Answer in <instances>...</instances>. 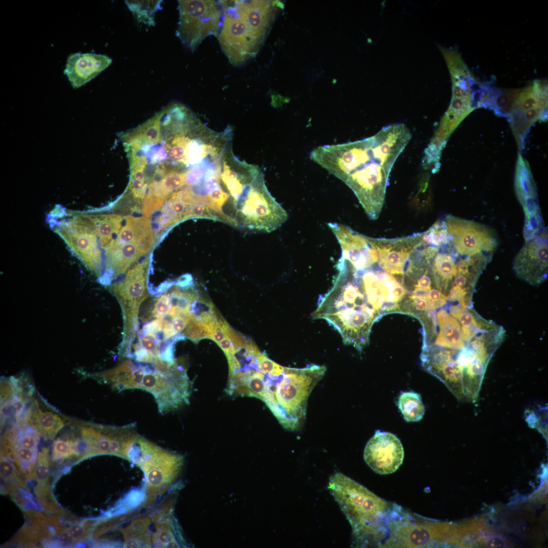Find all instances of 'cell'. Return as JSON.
Segmentation results:
<instances>
[{
  "label": "cell",
  "instance_id": "1",
  "mask_svg": "<svg viewBox=\"0 0 548 548\" xmlns=\"http://www.w3.org/2000/svg\"><path fill=\"white\" fill-rule=\"evenodd\" d=\"M411 136L404 124H390L363 140L317 147L310 158L349 187L366 215L375 220L384 203L392 167Z\"/></svg>",
  "mask_w": 548,
  "mask_h": 548
},
{
  "label": "cell",
  "instance_id": "2",
  "mask_svg": "<svg viewBox=\"0 0 548 548\" xmlns=\"http://www.w3.org/2000/svg\"><path fill=\"white\" fill-rule=\"evenodd\" d=\"M220 3L223 15L219 43L230 63L242 65L258 53L283 5L276 1Z\"/></svg>",
  "mask_w": 548,
  "mask_h": 548
},
{
  "label": "cell",
  "instance_id": "3",
  "mask_svg": "<svg viewBox=\"0 0 548 548\" xmlns=\"http://www.w3.org/2000/svg\"><path fill=\"white\" fill-rule=\"evenodd\" d=\"M328 489L349 522L359 546L380 545L388 524L400 507L388 502L342 473L330 478Z\"/></svg>",
  "mask_w": 548,
  "mask_h": 548
},
{
  "label": "cell",
  "instance_id": "4",
  "mask_svg": "<svg viewBox=\"0 0 548 548\" xmlns=\"http://www.w3.org/2000/svg\"><path fill=\"white\" fill-rule=\"evenodd\" d=\"M324 366L285 367L279 376H270L271 389L277 406L276 418L289 430L299 427L305 418L309 397L326 372Z\"/></svg>",
  "mask_w": 548,
  "mask_h": 548
},
{
  "label": "cell",
  "instance_id": "5",
  "mask_svg": "<svg viewBox=\"0 0 548 548\" xmlns=\"http://www.w3.org/2000/svg\"><path fill=\"white\" fill-rule=\"evenodd\" d=\"M232 202L234 220L238 225L250 230L270 232L288 219L286 211L268 191L260 172Z\"/></svg>",
  "mask_w": 548,
  "mask_h": 548
},
{
  "label": "cell",
  "instance_id": "6",
  "mask_svg": "<svg viewBox=\"0 0 548 548\" xmlns=\"http://www.w3.org/2000/svg\"><path fill=\"white\" fill-rule=\"evenodd\" d=\"M452 75L451 104L426 147L434 154H441L449 138L461 122L475 109L481 107L482 84L467 69L454 72Z\"/></svg>",
  "mask_w": 548,
  "mask_h": 548
},
{
  "label": "cell",
  "instance_id": "7",
  "mask_svg": "<svg viewBox=\"0 0 548 548\" xmlns=\"http://www.w3.org/2000/svg\"><path fill=\"white\" fill-rule=\"evenodd\" d=\"M127 460L139 466L144 472L147 493L150 497L146 501L148 502L166 491L173 482L182 458L140 435L132 444Z\"/></svg>",
  "mask_w": 548,
  "mask_h": 548
},
{
  "label": "cell",
  "instance_id": "8",
  "mask_svg": "<svg viewBox=\"0 0 548 548\" xmlns=\"http://www.w3.org/2000/svg\"><path fill=\"white\" fill-rule=\"evenodd\" d=\"M178 4L176 35L183 44L194 51L207 37H217L223 15L220 1L181 0Z\"/></svg>",
  "mask_w": 548,
  "mask_h": 548
},
{
  "label": "cell",
  "instance_id": "9",
  "mask_svg": "<svg viewBox=\"0 0 548 548\" xmlns=\"http://www.w3.org/2000/svg\"><path fill=\"white\" fill-rule=\"evenodd\" d=\"M149 264L148 258L135 264L115 287L123 314L124 338L120 354L124 357L128 355L136 335L140 306L148 295Z\"/></svg>",
  "mask_w": 548,
  "mask_h": 548
},
{
  "label": "cell",
  "instance_id": "10",
  "mask_svg": "<svg viewBox=\"0 0 548 548\" xmlns=\"http://www.w3.org/2000/svg\"><path fill=\"white\" fill-rule=\"evenodd\" d=\"M455 525L452 523L423 521L410 522L403 513L388 525L386 537L381 546L391 547H426L442 543H449Z\"/></svg>",
  "mask_w": 548,
  "mask_h": 548
},
{
  "label": "cell",
  "instance_id": "11",
  "mask_svg": "<svg viewBox=\"0 0 548 548\" xmlns=\"http://www.w3.org/2000/svg\"><path fill=\"white\" fill-rule=\"evenodd\" d=\"M444 222L450 245L458 255H492L497 246L494 232L483 224L450 215L446 217Z\"/></svg>",
  "mask_w": 548,
  "mask_h": 548
},
{
  "label": "cell",
  "instance_id": "12",
  "mask_svg": "<svg viewBox=\"0 0 548 548\" xmlns=\"http://www.w3.org/2000/svg\"><path fill=\"white\" fill-rule=\"evenodd\" d=\"M57 226L55 231L73 252L92 268L99 266L101 250L94 227L85 214H75Z\"/></svg>",
  "mask_w": 548,
  "mask_h": 548
},
{
  "label": "cell",
  "instance_id": "13",
  "mask_svg": "<svg viewBox=\"0 0 548 548\" xmlns=\"http://www.w3.org/2000/svg\"><path fill=\"white\" fill-rule=\"evenodd\" d=\"M85 448V459L100 455H122L127 441V425L117 426L76 421Z\"/></svg>",
  "mask_w": 548,
  "mask_h": 548
},
{
  "label": "cell",
  "instance_id": "14",
  "mask_svg": "<svg viewBox=\"0 0 548 548\" xmlns=\"http://www.w3.org/2000/svg\"><path fill=\"white\" fill-rule=\"evenodd\" d=\"M547 235L544 228L518 253L513 261V269L521 280L538 286L547 279Z\"/></svg>",
  "mask_w": 548,
  "mask_h": 548
},
{
  "label": "cell",
  "instance_id": "15",
  "mask_svg": "<svg viewBox=\"0 0 548 548\" xmlns=\"http://www.w3.org/2000/svg\"><path fill=\"white\" fill-rule=\"evenodd\" d=\"M404 450L399 439L389 432L377 430L367 442L364 459L374 472L388 474L396 471L403 462Z\"/></svg>",
  "mask_w": 548,
  "mask_h": 548
},
{
  "label": "cell",
  "instance_id": "16",
  "mask_svg": "<svg viewBox=\"0 0 548 548\" xmlns=\"http://www.w3.org/2000/svg\"><path fill=\"white\" fill-rule=\"evenodd\" d=\"M341 249V258L356 270L371 267L378 261V251L372 238L360 234L338 223H328Z\"/></svg>",
  "mask_w": 548,
  "mask_h": 548
},
{
  "label": "cell",
  "instance_id": "17",
  "mask_svg": "<svg viewBox=\"0 0 548 548\" xmlns=\"http://www.w3.org/2000/svg\"><path fill=\"white\" fill-rule=\"evenodd\" d=\"M378 262L386 272L403 275L410 258L423 244V233L396 238H372Z\"/></svg>",
  "mask_w": 548,
  "mask_h": 548
},
{
  "label": "cell",
  "instance_id": "18",
  "mask_svg": "<svg viewBox=\"0 0 548 548\" xmlns=\"http://www.w3.org/2000/svg\"><path fill=\"white\" fill-rule=\"evenodd\" d=\"M230 395L254 397L262 400L275 416L277 406L271 382L256 367L246 365L229 375L226 389Z\"/></svg>",
  "mask_w": 548,
  "mask_h": 548
},
{
  "label": "cell",
  "instance_id": "19",
  "mask_svg": "<svg viewBox=\"0 0 548 548\" xmlns=\"http://www.w3.org/2000/svg\"><path fill=\"white\" fill-rule=\"evenodd\" d=\"M112 62L111 58L102 54L76 53L70 55L64 73L74 88L92 80Z\"/></svg>",
  "mask_w": 548,
  "mask_h": 548
},
{
  "label": "cell",
  "instance_id": "20",
  "mask_svg": "<svg viewBox=\"0 0 548 548\" xmlns=\"http://www.w3.org/2000/svg\"><path fill=\"white\" fill-rule=\"evenodd\" d=\"M515 188L518 199L525 213V220L542 216L536 186L529 164L520 154L516 166Z\"/></svg>",
  "mask_w": 548,
  "mask_h": 548
},
{
  "label": "cell",
  "instance_id": "21",
  "mask_svg": "<svg viewBox=\"0 0 548 548\" xmlns=\"http://www.w3.org/2000/svg\"><path fill=\"white\" fill-rule=\"evenodd\" d=\"M132 241L139 242L148 252L150 250L153 244V230L148 218L126 216L119 233L104 249L106 251Z\"/></svg>",
  "mask_w": 548,
  "mask_h": 548
},
{
  "label": "cell",
  "instance_id": "22",
  "mask_svg": "<svg viewBox=\"0 0 548 548\" xmlns=\"http://www.w3.org/2000/svg\"><path fill=\"white\" fill-rule=\"evenodd\" d=\"M20 420L35 428L44 439L52 440L69 423L70 419L54 411L42 410L35 400L26 409Z\"/></svg>",
  "mask_w": 548,
  "mask_h": 548
},
{
  "label": "cell",
  "instance_id": "23",
  "mask_svg": "<svg viewBox=\"0 0 548 548\" xmlns=\"http://www.w3.org/2000/svg\"><path fill=\"white\" fill-rule=\"evenodd\" d=\"M350 267L371 307L378 312L384 304L389 303V289L382 272H374L367 268L358 270L362 272L361 274L357 270Z\"/></svg>",
  "mask_w": 548,
  "mask_h": 548
},
{
  "label": "cell",
  "instance_id": "24",
  "mask_svg": "<svg viewBox=\"0 0 548 548\" xmlns=\"http://www.w3.org/2000/svg\"><path fill=\"white\" fill-rule=\"evenodd\" d=\"M491 256L478 254L461 259L457 264V272L452 285L462 289L472 299L477 279Z\"/></svg>",
  "mask_w": 548,
  "mask_h": 548
},
{
  "label": "cell",
  "instance_id": "25",
  "mask_svg": "<svg viewBox=\"0 0 548 548\" xmlns=\"http://www.w3.org/2000/svg\"><path fill=\"white\" fill-rule=\"evenodd\" d=\"M105 252L107 267L113 277L125 273L131 264L148 252L136 241L126 243Z\"/></svg>",
  "mask_w": 548,
  "mask_h": 548
},
{
  "label": "cell",
  "instance_id": "26",
  "mask_svg": "<svg viewBox=\"0 0 548 548\" xmlns=\"http://www.w3.org/2000/svg\"><path fill=\"white\" fill-rule=\"evenodd\" d=\"M439 332L435 340L436 346L453 350L465 348L461 327L459 322L444 310L436 315Z\"/></svg>",
  "mask_w": 548,
  "mask_h": 548
},
{
  "label": "cell",
  "instance_id": "27",
  "mask_svg": "<svg viewBox=\"0 0 548 548\" xmlns=\"http://www.w3.org/2000/svg\"><path fill=\"white\" fill-rule=\"evenodd\" d=\"M92 224L100 248H105L119 233L123 217L117 214L87 215Z\"/></svg>",
  "mask_w": 548,
  "mask_h": 548
},
{
  "label": "cell",
  "instance_id": "28",
  "mask_svg": "<svg viewBox=\"0 0 548 548\" xmlns=\"http://www.w3.org/2000/svg\"><path fill=\"white\" fill-rule=\"evenodd\" d=\"M482 99V107L492 109L498 116L507 117L521 89H498L487 85Z\"/></svg>",
  "mask_w": 548,
  "mask_h": 548
},
{
  "label": "cell",
  "instance_id": "29",
  "mask_svg": "<svg viewBox=\"0 0 548 548\" xmlns=\"http://www.w3.org/2000/svg\"><path fill=\"white\" fill-rule=\"evenodd\" d=\"M454 251L452 248L449 253L438 252L434 257L432 273L436 287L442 292L447 291L457 274Z\"/></svg>",
  "mask_w": 548,
  "mask_h": 548
},
{
  "label": "cell",
  "instance_id": "30",
  "mask_svg": "<svg viewBox=\"0 0 548 548\" xmlns=\"http://www.w3.org/2000/svg\"><path fill=\"white\" fill-rule=\"evenodd\" d=\"M84 452L80 438L74 435L58 437L52 444V458L53 461H61L76 457L79 461L83 460Z\"/></svg>",
  "mask_w": 548,
  "mask_h": 548
},
{
  "label": "cell",
  "instance_id": "31",
  "mask_svg": "<svg viewBox=\"0 0 548 548\" xmlns=\"http://www.w3.org/2000/svg\"><path fill=\"white\" fill-rule=\"evenodd\" d=\"M398 407L404 419L408 422L421 420L425 413V406L421 395L413 391L402 392L398 399Z\"/></svg>",
  "mask_w": 548,
  "mask_h": 548
},
{
  "label": "cell",
  "instance_id": "32",
  "mask_svg": "<svg viewBox=\"0 0 548 548\" xmlns=\"http://www.w3.org/2000/svg\"><path fill=\"white\" fill-rule=\"evenodd\" d=\"M125 3L140 23L155 25V15L162 9V1H125Z\"/></svg>",
  "mask_w": 548,
  "mask_h": 548
},
{
  "label": "cell",
  "instance_id": "33",
  "mask_svg": "<svg viewBox=\"0 0 548 548\" xmlns=\"http://www.w3.org/2000/svg\"><path fill=\"white\" fill-rule=\"evenodd\" d=\"M215 320L206 321L195 316L184 329V336L195 343L203 338L212 339Z\"/></svg>",
  "mask_w": 548,
  "mask_h": 548
},
{
  "label": "cell",
  "instance_id": "34",
  "mask_svg": "<svg viewBox=\"0 0 548 548\" xmlns=\"http://www.w3.org/2000/svg\"><path fill=\"white\" fill-rule=\"evenodd\" d=\"M5 490L16 505L24 511L39 510L41 508L30 493V491L5 482Z\"/></svg>",
  "mask_w": 548,
  "mask_h": 548
},
{
  "label": "cell",
  "instance_id": "35",
  "mask_svg": "<svg viewBox=\"0 0 548 548\" xmlns=\"http://www.w3.org/2000/svg\"><path fill=\"white\" fill-rule=\"evenodd\" d=\"M450 244V238L444 221L437 220L423 233V245L440 248Z\"/></svg>",
  "mask_w": 548,
  "mask_h": 548
},
{
  "label": "cell",
  "instance_id": "36",
  "mask_svg": "<svg viewBox=\"0 0 548 548\" xmlns=\"http://www.w3.org/2000/svg\"><path fill=\"white\" fill-rule=\"evenodd\" d=\"M36 498L40 505L47 512L60 516L68 513L58 504L49 485H37L34 489Z\"/></svg>",
  "mask_w": 548,
  "mask_h": 548
},
{
  "label": "cell",
  "instance_id": "37",
  "mask_svg": "<svg viewBox=\"0 0 548 548\" xmlns=\"http://www.w3.org/2000/svg\"><path fill=\"white\" fill-rule=\"evenodd\" d=\"M50 459L49 449L43 448L39 452L34 472V479L38 485H49Z\"/></svg>",
  "mask_w": 548,
  "mask_h": 548
},
{
  "label": "cell",
  "instance_id": "38",
  "mask_svg": "<svg viewBox=\"0 0 548 548\" xmlns=\"http://www.w3.org/2000/svg\"><path fill=\"white\" fill-rule=\"evenodd\" d=\"M1 476L4 482H9L18 487L30 491L17 472L12 462L3 451L1 454Z\"/></svg>",
  "mask_w": 548,
  "mask_h": 548
},
{
  "label": "cell",
  "instance_id": "39",
  "mask_svg": "<svg viewBox=\"0 0 548 548\" xmlns=\"http://www.w3.org/2000/svg\"><path fill=\"white\" fill-rule=\"evenodd\" d=\"M254 356L256 358L257 368L265 374L279 376L284 372L286 367L282 366L270 359L259 350L256 352Z\"/></svg>",
  "mask_w": 548,
  "mask_h": 548
},
{
  "label": "cell",
  "instance_id": "40",
  "mask_svg": "<svg viewBox=\"0 0 548 548\" xmlns=\"http://www.w3.org/2000/svg\"><path fill=\"white\" fill-rule=\"evenodd\" d=\"M94 522L91 520H83L71 523L68 531L76 542L84 540L89 537Z\"/></svg>",
  "mask_w": 548,
  "mask_h": 548
},
{
  "label": "cell",
  "instance_id": "41",
  "mask_svg": "<svg viewBox=\"0 0 548 548\" xmlns=\"http://www.w3.org/2000/svg\"><path fill=\"white\" fill-rule=\"evenodd\" d=\"M389 289V303L397 304L406 294V290L391 274L382 272Z\"/></svg>",
  "mask_w": 548,
  "mask_h": 548
},
{
  "label": "cell",
  "instance_id": "42",
  "mask_svg": "<svg viewBox=\"0 0 548 548\" xmlns=\"http://www.w3.org/2000/svg\"><path fill=\"white\" fill-rule=\"evenodd\" d=\"M171 308L169 293L162 295L154 304L152 311V316L155 318H160L168 314Z\"/></svg>",
  "mask_w": 548,
  "mask_h": 548
},
{
  "label": "cell",
  "instance_id": "43",
  "mask_svg": "<svg viewBox=\"0 0 548 548\" xmlns=\"http://www.w3.org/2000/svg\"><path fill=\"white\" fill-rule=\"evenodd\" d=\"M429 309H435L444 305L448 297L440 291L436 289H430L426 295Z\"/></svg>",
  "mask_w": 548,
  "mask_h": 548
},
{
  "label": "cell",
  "instance_id": "44",
  "mask_svg": "<svg viewBox=\"0 0 548 548\" xmlns=\"http://www.w3.org/2000/svg\"><path fill=\"white\" fill-rule=\"evenodd\" d=\"M19 385V382L16 379L3 380L1 382V402H4L13 395Z\"/></svg>",
  "mask_w": 548,
  "mask_h": 548
},
{
  "label": "cell",
  "instance_id": "45",
  "mask_svg": "<svg viewBox=\"0 0 548 548\" xmlns=\"http://www.w3.org/2000/svg\"><path fill=\"white\" fill-rule=\"evenodd\" d=\"M426 293H413L410 298L415 309L418 311H427L428 308L426 298Z\"/></svg>",
  "mask_w": 548,
  "mask_h": 548
},
{
  "label": "cell",
  "instance_id": "46",
  "mask_svg": "<svg viewBox=\"0 0 548 548\" xmlns=\"http://www.w3.org/2000/svg\"><path fill=\"white\" fill-rule=\"evenodd\" d=\"M484 543H486L485 545L488 547H504L507 545V542L501 537L497 536L485 539Z\"/></svg>",
  "mask_w": 548,
  "mask_h": 548
},
{
  "label": "cell",
  "instance_id": "47",
  "mask_svg": "<svg viewBox=\"0 0 548 548\" xmlns=\"http://www.w3.org/2000/svg\"><path fill=\"white\" fill-rule=\"evenodd\" d=\"M431 280L426 274L423 275L415 286V291L428 292L431 289Z\"/></svg>",
  "mask_w": 548,
  "mask_h": 548
}]
</instances>
